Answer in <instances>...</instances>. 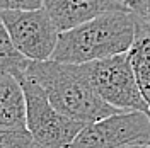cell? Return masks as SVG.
<instances>
[{
  "label": "cell",
  "mask_w": 150,
  "mask_h": 148,
  "mask_svg": "<svg viewBox=\"0 0 150 148\" xmlns=\"http://www.w3.org/2000/svg\"><path fill=\"white\" fill-rule=\"evenodd\" d=\"M0 19L14 44L34 61L51 60L60 39V29L45 7L33 10L2 9Z\"/></svg>",
  "instance_id": "cell-5"
},
{
  "label": "cell",
  "mask_w": 150,
  "mask_h": 148,
  "mask_svg": "<svg viewBox=\"0 0 150 148\" xmlns=\"http://www.w3.org/2000/svg\"><path fill=\"white\" fill-rule=\"evenodd\" d=\"M45 0H0L2 9H22V10H33L41 9Z\"/></svg>",
  "instance_id": "cell-13"
},
{
  "label": "cell",
  "mask_w": 150,
  "mask_h": 148,
  "mask_svg": "<svg viewBox=\"0 0 150 148\" xmlns=\"http://www.w3.org/2000/svg\"><path fill=\"white\" fill-rule=\"evenodd\" d=\"M28 75L45 89L50 102L58 111L85 124L120 112L96 90L87 65L33 60Z\"/></svg>",
  "instance_id": "cell-1"
},
{
  "label": "cell",
  "mask_w": 150,
  "mask_h": 148,
  "mask_svg": "<svg viewBox=\"0 0 150 148\" xmlns=\"http://www.w3.org/2000/svg\"><path fill=\"white\" fill-rule=\"evenodd\" d=\"M149 107H150V101H149Z\"/></svg>",
  "instance_id": "cell-15"
},
{
  "label": "cell",
  "mask_w": 150,
  "mask_h": 148,
  "mask_svg": "<svg viewBox=\"0 0 150 148\" xmlns=\"http://www.w3.org/2000/svg\"><path fill=\"white\" fill-rule=\"evenodd\" d=\"M150 140V114L120 111L85 124L72 141V148H118L131 141Z\"/></svg>",
  "instance_id": "cell-6"
},
{
  "label": "cell",
  "mask_w": 150,
  "mask_h": 148,
  "mask_svg": "<svg viewBox=\"0 0 150 148\" xmlns=\"http://www.w3.org/2000/svg\"><path fill=\"white\" fill-rule=\"evenodd\" d=\"M120 2H125V0H120Z\"/></svg>",
  "instance_id": "cell-17"
},
{
  "label": "cell",
  "mask_w": 150,
  "mask_h": 148,
  "mask_svg": "<svg viewBox=\"0 0 150 148\" xmlns=\"http://www.w3.org/2000/svg\"><path fill=\"white\" fill-rule=\"evenodd\" d=\"M33 60H29L10 39L7 29L0 27V73H10L16 78H22L28 73Z\"/></svg>",
  "instance_id": "cell-9"
},
{
  "label": "cell",
  "mask_w": 150,
  "mask_h": 148,
  "mask_svg": "<svg viewBox=\"0 0 150 148\" xmlns=\"http://www.w3.org/2000/svg\"><path fill=\"white\" fill-rule=\"evenodd\" d=\"M0 148H43L29 128L0 130Z\"/></svg>",
  "instance_id": "cell-11"
},
{
  "label": "cell",
  "mask_w": 150,
  "mask_h": 148,
  "mask_svg": "<svg viewBox=\"0 0 150 148\" xmlns=\"http://www.w3.org/2000/svg\"><path fill=\"white\" fill-rule=\"evenodd\" d=\"M65 148H72V147H65Z\"/></svg>",
  "instance_id": "cell-16"
},
{
  "label": "cell",
  "mask_w": 150,
  "mask_h": 148,
  "mask_svg": "<svg viewBox=\"0 0 150 148\" xmlns=\"http://www.w3.org/2000/svg\"><path fill=\"white\" fill-rule=\"evenodd\" d=\"M28 101V128L43 148L70 147L85 123L60 112L50 102L45 89L31 77L19 78Z\"/></svg>",
  "instance_id": "cell-3"
},
{
  "label": "cell",
  "mask_w": 150,
  "mask_h": 148,
  "mask_svg": "<svg viewBox=\"0 0 150 148\" xmlns=\"http://www.w3.org/2000/svg\"><path fill=\"white\" fill-rule=\"evenodd\" d=\"M99 95L120 111H143L150 114L128 53L85 63Z\"/></svg>",
  "instance_id": "cell-4"
},
{
  "label": "cell",
  "mask_w": 150,
  "mask_h": 148,
  "mask_svg": "<svg viewBox=\"0 0 150 148\" xmlns=\"http://www.w3.org/2000/svg\"><path fill=\"white\" fill-rule=\"evenodd\" d=\"M131 66L145 101H150V37H137L128 51Z\"/></svg>",
  "instance_id": "cell-10"
},
{
  "label": "cell",
  "mask_w": 150,
  "mask_h": 148,
  "mask_svg": "<svg viewBox=\"0 0 150 148\" xmlns=\"http://www.w3.org/2000/svg\"><path fill=\"white\" fill-rule=\"evenodd\" d=\"M137 26V37H150V0H125Z\"/></svg>",
  "instance_id": "cell-12"
},
{
  "label": "cell",
  "mask_w": 150,
  "mask_h": 148,
  "mask_svg": "<svg viewBox=\"0 0 150 148\" xmlns=\"http://www.w3.org/2000/svg\"><path fill=\"white\" fill-rule=\"evenodd\" d=\"M43 7L60 32L74 29L106 12L126 9L125 2L120 0H45Z\"/></svg>",
  "instance_id": "cell-7"
},
{
  "label": "cell",
  "mask_w": 150,
  "mask_h": 148,
  "mask_svg": "<svg viewBox=\"0 0 150 148\" xmlns=\"http://www.w3.org/2000/svg\"><path fill=\"white\" fill-rule=\"evenodd\" d=\"M137 39L135 19L128 7L106 12L74 29L60 32L51 60L85 65L128 53Z\"/></svg>",
  "instance_id": "cell-2"
},
{
  "label": "cell",
  "mask_w": 150,
  "mask_h": 148,
  "mask_svg": "<svg viewBox=\"0 0 150 148\" xmlns=\"http://www.w3.org/2000/svg\"><path fill=\"white\" fill-rule=\"evenodd\" d=\"M28 128V101L19 78L0 73V130Z\"/></svg>",
  "instance_id": "cell-8"
},
{
  "label": "cell",
  "mask_w": 150,
  "mask_h": 148,
  "mask_svg": "<svg viewBox=\"0 0 150 148\" xmlns=\"http://www.w3.org/2000/svg\"><path fill=\"white\" fill-rule=\"evenodd\" d=\"M118 148H150V140H147V141H131V143H126V145Z\"/></svg>",
  "instance_id": "cell-14"
}]
</instances>
